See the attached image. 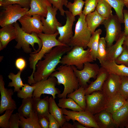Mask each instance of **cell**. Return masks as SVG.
I'll return each mask as SVG.
<instances>
[{
  "label": "cell",
  "instance_id": "db71d44e",
  "mask_svg": "<svg viewBox=\"0 0 128 128\" xmlns=\"http://www.w3.org/2000/svg\"><path fill=\"white\" fill-rule=\"evenodd\" d=\"M123 45L128 49V35L126 36Z\"/></svg>",
  "mask_w": 128,
  "mask_h": 128
},
{
  "label": "cell",
  "instance_id": "681fc988",
  "mask_svg": "<svg viewBox=\"0 0 128 128\" xmlns=\"http://www.w3.org/2000/svg\"><path fill=\"white\" fill-rule=\"evenodd\" d=\"M124 17V34L126 36L128 35V10L123 9V11Z\"/></svg>",
  "mask_w": 128,
  "mask_h": 128
},
{
  "label": "cell",
  "instance_id": "e575fe53",
  "mask_svg": "<svg viewBox=\"0 0 128 128\" xmlns=\"http://www.w3.org/2000/svg\"><path fill=\"white\" fill-rule=\"evenodd\" d=\"M104 0L114 9L120 23H124L123 11L124 7L125 6L124 1L123 0Z\"/></svg>",
  "mask_w": 128,
  "mask_h": 128
},
{
  "label": "cell",
  "instance_id": "2e32d148",
  "mask_svg": "<svg viewBox=\"0 0 128 128\" xmlns=\"http://www.w3.org/2000/svg\"><path fill=\"white\" fill-rule=\"evenodd\" d=\"M65 14L66 17L65 24L57 27V30L59 34L57 39L62 44L68 46L73 36L72 27L75 21V18L68 10L65 11Z\"/></svg>",
  "mask_w": 128,
  "mask_h": 128
},
{
  "label": "cell",
  "instance_id": "83f0119b",
  "mask_svg": "<svg viewBox=\"0 0 128 128\" xmlns=\"http://www.w3.org/2000/svg\"><path fill=\"white\" fill-rule=\"evenodd\" d=\"M49 112L57 120L61 128L66 121L62 109L59 107L52 97L49 98Z\"/></svg>",
  "mask_w": 128,
  "mask_h": 128
},
{
  "label": "cell",
  "instance_id": "4fadbf2b",
  "mask_svg": "<svg viewBox=\"0 0 128 128\" xmlns=\"http://www.w3.org/2000/svg\"><path fill=\"white\" fill-rule=\"evenodd\" d=\"M18 20L21 25L22 29L27 33L31 34L35 32L38 34L43 32L41 16L39 15L30 16L25 14Z\"/></svg>",
  "mask_w": 128,
  "mask_h": 128
},
{
  "label": "cell",
  "instance_id": "3957f363",
  "mask_svg": "<svg viewBox=\"0 0 128 128\" xmlns=\"http://www.w3.org/2000/svg\"><path fill=\"white\" fill-rule=\"evenodd\" d=\"M37 34L42 41V46L41 50L38 52L30 54L29 58V67L33 70L31 75L28 77V82L30 83L34 82L33 75L36 70V64L39 61L41 60L45 54L56 46H67L61 43L56 38L57 36L59 34L58 31L53 34H47L42 33Z\"/></svg>",
  "mask_w": 128,
  "mask_h": 128
},
{
  "label": "cell",
  "instance_id": "5bb4252c",
  "mask_svg": "<svg viewBox=\"0 0 128 128\" xmlns=\"http://www.w3.org/2000/svg\"><path fill=\"white\" fill-rule=\"evenodd\" d=\"M47 8L48 12L46 18L41 16L43 26V32L46 34H53L58 31L57 27L62 26V24L56 18L58 9L52 5L48 6Z\"/></svg>",
  "mask_w": 128,
  "mask_h": 128
},
{
  "label": "cell",
  "instance_id": "6f0895ef",
  "mask_svg": "<svg viewBox=\"0 0 128 128\" xmlns=\"http://www.w3.org/2000/svg\"><path fill=\"white\" fill-rule=\"evenodd\" d=\"M125 3H128V0H123Z\"/></svg>",
  "mask_w": 128,
  "mask_h": 128
},
{
  "label": "cell",
  "instance_id": "7bdbcfd3",
  "mask_svg": "<svg viewBox=\"0 0 128 128\" xmlns=\"http://www.w3.org/2000/svg\"><path fill=\"white\" fill-rule=\"evenodd\" d=\"M14 110H6L4 114L0 116V127L3 128H9V119Z\"/></svg>",
  "mask_w": 128,
  "mask_h": 128
},
{
  "label": "cell",
  "instance_id": "d4e9b609",
  "mask_svg": "<svg viewBox=\"0 0 128 128\" xmlns=\"http://www.w3.org/2000/svg\"><path fill=\"white\" fill-rule=\"evenodd\" d=\"M85 20L92 34L100 25L106 19L100 15L96 10L85 15Z\"/></svg>",
  "mask_w": 128,
  "mask_h": 128
},
{
  "label": "cell",
  "instance_id": "b9f144b4",
  "mask_svg": "<svg viewBox=\"0 0 128 128\" xmlns=\"http://www.w3.org/2000/svg\"><path fill=\"white\" fill-rule=\"evenodd\" d=\"M120 85L118 92L126 100L128 99V77L121 76Z\"/></svg>",
  "mask_w": 128,
  "mask_h": 128
},
{
  "label": "cell",
  "instance_id": "277c9868",
  "mask_svg": "<svg viewBox=\"0 0 128 128\" xmlns=\"http://www.w3.org/2000/svg\"><path fill=\"white\" fill-rule=\"evenodd\" d=\"M16 37L15 39L17 43L15 48L18 49L21 48L26 53H36L41 50L42 41L37 34L33 32L30 34L23 31L17 22L14 24Z\"/></svg>",
  "mask_w": 128,
  "mask_h": 128
},
{
  "label": "cell",
  "instance_id": "7402d4cb",
  "mask_svg": "<svg viewBox=\"0 0 128 128\" xmlns=\"http://www.w3.org/2000/svg\"><path fill=\"white\" fill-rule=\"evenodd\" d=\"M109 74H113L120 76L128 77V67L123 64H117L114 61L106 60L101 64Z\"/></svg>",
  "mask_w": 128,
  "mask_h": 128
},
{
  "label": "cell",
  "instance_id": "4316f807",
  "mask_svg": "<svg viewBox=\"0 0 128 128\" xmlns=\"http://www.w3.org/2000/svg\"><path fill=\"white\" fill-rule=\"evenodd\" d=\"M114 121L118 127H120L128 118V100L122 107L112 114Z\"/></svg>",
  "mask_w": 128,
  "mask_h": 128
},
{
  "label": "cell",
  "instance_id": "60d3db41",
  "mask_svg": "<svg viewBox=\"0 0 128 128\" xmlns=\"http://www.w3.org/2000/svg\"><path fill=\"white\" fill-rule=\"evenodd\" d=\"M85 6L82 13L86 15L94 12L100 0H85Z\"/></svg>",
  "mask_w": 128,
  "mask_h": 128
},
{
  "label": "cell",
  "instance_id": "ba28073f",
  "mask_svg": "<svg viewBox=\"0 0 128 128\" xmlns=\"http://www.w3.org/2000/svg\"><path fill=\"white\" fill-rule=\"evenodd\" d=\"M85 96V110L94 115L105 109L109 99L102 91H94Z\"/></svg>",
  "mask_w": 128,
  "mask_h": 128
},
{
  "label": "cell",
  "instance_id": "1f68e13d",
  "mask_svg": "<svg viewBox=\"0 0 128 128\" xmlns=\"http://www.w3.org/2000/svg\"><path fill=\"white\" fill-rule=\"evenodd\" d=\"M33 98L23 99L22 104L18 109V113L25 118L29 117L33 111Z\"/></svg>",
  "mask_w": 128,
  "mask_h": 128
},
{
  "label": "cell",
  "instance_id": "9f6ffc18",
  "mask_svg": "<svg viewBox=\"0 0 128 128\" xmlns=\"http://www.w3.org/2000/svg\"><path fill=\"white\" fill-rule=\"evenodd\" d=\"M125 6L128 9V3H125Z\"/></svg>",
  "mask_w": 128,
  "mask_h": 128
},
{
  "label": "cell",
  "instance_id": "484cf974",
  "mask_svg": "<svg viewBox=\"0 0 128 128\" xmlns=\"http://www.w3.org/2000/svg\"><path fill=\"white\" fill-rule=\"evenodd\" d=\"M127 100L118 92L109 99L105 110L112 114L124 105Z\"/></svg>",
  "mask_w": 128,
  "mask_h": 128
},
{
  "label": "cell",
  "instance_id": "d6986e66",
  "mask_svg": "<svg viewBox=\"0 0 128 128\" xmlns=\"http://www.w3.org/2000/svg\"><path fill=\"white\" fill-rule=\"evenodd\" d=\"M33 98V109L39 118L44 116L48 117L49 112V100L48 96L43 99Z\"/></svg>",
  "mask_w": 128,
  "mask_h": 128
},
{
  "label": "cell",
  "instance_id": "d6a6232c",
  "mask_svg": "<svg viewBox=\"0 0 128 128\" xmlns=\"http://www.w3.org/2000/svg\"><path fill=\"white\" fill-rule=\"evenodd\" d=\"M57 105L62 109L68 108L72 111H76L85 110L73 100L70 98H60Z\"/></svg>",
  "mask_w": 128,
  "mask_h": 128
},
{
  "label": "cell",
  "instance_id": "30bf717a",
  "mask_svg": "<svg viewBox=\"0 0 128 128\" xmlns=\"http://www.w3.org/2000/svg\"><path fill=\"white\" fill-rule=\"evenodd\" d=\"M71 66L78 78L80 86L85 89L88 86L87 83L91 78H96L100 69L97 64H92L89 62L84 64L83 68L81 70L78 69L75 66Z\"/></svg>",
  "mask_w": 128,
  "mask_h": 128
},
{
  "label": "cell",
  "instance_id": "f5cc1de1",
  "mask_svg": "<svg viewBox=\"0 0 128 128\" xmlns=\"http://www.w3.org/2000/svg\"><path fill=\"white\" fill-rule=\"evenodd\" d=\"M73 124L74 125L75 128H87L83 125L79 123L78 122H73Z\"/></svg>",
  "mask_w": 128,
  "mask_h": 128
},
{
  "label": "cell",
  "instance_id": "ee69618b",
  "mask_svg": "<svg viewBox=\"0 0 128 128\" xmlns=\"http://www.w3.org/2000/svg\"><path fill=\"white\" fill-rule=\"evenodd\" d=\"M52 6L57 8L59 11L61 15L64 16L65 11L63 9L64 5L66 6L68 2V0H50Z\"/></svg>",
  "mask_w": 128,
  "mask_h": 128
},
{
  "label": "cell",
  "instance_id": "ffe728a7",
  "mask_svg": "<svg viewBox=\"0 0 128 128\" xmlns=\"http://www.w3.org/2000/svg\"><path fill=\"white\" fill-rule=\"evenodd\" d=\"M108 74L109 73L106 70L101 67L96 80L92 82L85 89V95L91 94L94 91H102L103 84Z\"/></svg>",
  "mask_w": 128,
  "mask_h": 128
},
{
  "label": "cell",
  "instance_id": "680465c9",
  "mask_svg": "<svg viewBox=\"0 0 128 128\" xmlns=\"http://www.w3.org/2000/svg\"><path fill=\"white\" fill-rule=\"evenodd\" d=\"M127 100H128V99Z\"/></svg>",
  "mask_w": 128,
  "mask_h": 128
},
{
  "label": "cell",
  "instance_id": "8fae6325",
  "mask_svg": "<svg viewBox=\"0 0 128 128\" xmlns=\"http://www.w3.org/2000/svg\"><path fill=\"white\" fill-rule=\"evenodd\" d=\"M62 110L67 122L71 120L73 122L77 121L87 128H99L94 115L86 110L76 111L68 110L66 109H62Z\"/></svg>",
  "mask_w": 128,
  "mask_h": 128
},
{
  "label": "cell",
  "instance_id": "bcb514c9",
  "mask_svg": "<svg viewBox=\"0 0 128 128\" xmlns=\"http://www.w3.org/2000/svg\"><path fill=\"white\" fill-rule=\"evenodd\" d=\"M20 118L18 113L12 114L9 119V128H19Z\"/></svg>",
  "mask_w": 128,
  "mask_h": 128
},
{
  "label": "cell",
  "instance_id": "f1b7e54d",
  "mask_svg": "<svg viewBox=\"0 0 128 128\" xmlns=\"http://www.w3.org/2000/svg\"><path fill=\"white\" fill-rule=\"evenodd\" d=\"M102 32L100 29L95 31L92 34L87 45V47L90 49L94 61H96L97 58L99 39Z\"/></svg>",
  "mask_w": 128,
  "mask_h": 128
},
{
  "label": "cell",
  "instance_id": "8992f818",
  "mask_svg": "<svg viewBox=\"0 0 128 128\" xmlns=\"http://www.w3.org/2000/svg\"><path fill=\"white\" fill-rule=\"evenodd\" d=\"M85 15L82 13L79 15L75 27L74 33L68 46L73 47H87L92 34L88 28L85 19Z\"/></svg>",
  "mask_w": 128,
  "mask_h": 128
},
{
  "label": "cell",
  "instance_id": "5b68a950",
  "mask_svg": "<svg viewBox=\"0 0 128 128\" xmlns=\"http://www.w3.org/2000/svg\"><path fill=\"white\" fill-rule=\"evenodd\" d=\"M94 60L89 48L84 50L82 47L75 46L62 57L60 63L63 65L75 66L78 70H82L84 64Z\"/></svg>",
  "mask_w": 128,
  "mask_h": 128
},
{
  "label": "cell",
  "instance_id": "cb8c5ba5",
  "mask_svg": "<svg viewBox=\"0 0 128 128\" xmlns=\"http://www.w3.org/2000/svg\"><path fill=\"white\" fill-rule=\"evenodd\" d=\"M16 34L14 24L6 25L0 29V42L3 48L12 40L15 39Z\"/></svg>",
  "mask_w": 128,
  "mask_h": 128
},
{
  "label": "cell",
  "instance_id": "9a60e30c",
  "mask_svg": "<svg viewBox=\"0 0 128 128\" xmlns=\"http://www.w3.org/2000/svg\"><path fill=\"white\" fill-rule=\"evenodd\" d=\"M5 83L2 75H0V92L1 100L0 105V114H2L8 109L15 110L17 109L15 101L12 98L14 93L11 89H7L5 87Z\"/></svg>",
  "mask_w": 128,
  "mask_h": 128
},
{
  "label": "cell",
  "instance_id": "603a6c76",
  "mask_svg": "<svg viewBox=\"0 0 128 128\" xmlns=\"http://www.w3.org/2000/svg\"><path fill=\"white\" fill-rule=\"evenodd\" d=\"M94 116L99 128H118L114 121L112 114L105 110L95 114Z\"/></svg>",
  "mask_w": 128,
  "mask_h": 128
},
{
  "label": "cell",
  "instance_id": "11a10c76",
  "mask_svg": "<svg viewBox=\"0 0 128 128\" xmlns=\"http://www.w3.org/2000/svg\"><path fill=\"white\" fill-rule=\"evenodd\" d=\"M3 49H4V48L3 47L2 44L1 42H0V50H1Z\"/></svg>",
  "mask_w": 128,
  "mask_h": 128
},
{
  "label": "cell",
  "instance_id": "f907efd6",
  "mask_svg": "<svg viewBox=\"0 0 128 128\" xmlns=\"http://www.w3.org/2000/svg\"><path fill=\"white\" fill-rule=\"evenodd\" d=\"M38 122L41 128H49L48 117L44 116L39 118Z\"/></svg>",
  "mask_w": 128,
  "mask_h": 128
},
{
  "label": "cell",
  "instance_id": "6da1fadb",
  "mask_svg": "<svg viewBox=\"0 0 128 128\" xmlns=\"http://www.w3.org/2000/svg\"><path fill=\"white\" fill-rule=\"evenodd\" d=\"M73 47L68 45L58 46L46 54L43 59L39 61L36 64V70L33 75L34 81L36 82L47 79L56 70L63 56Z\"/></svg>",
  "mask_w": 128,
  "mask_h": 128
},
{
  "label": "cell",
  "instance_id": "836d02e7",
  "mask_svg": "<svg viewBox=\"0 0 128 128\" xmlns=\"http://www.w3.org/2000/svg\"><path fill=\"white\" fill-rule=\"evenodd\" d=\"M111 6L104 0H100L96 10L101 16L106 19L113 15Z\"/></svg>",
  "mask_w": 128,
  "mask_h": 128
},
{
  "label": "cell",
  "instance_id": "c3c4849f",
  "mask_svg": "<svg viewBox=\"0 0 128 128\" xmlns=\"http://www.w3.org/2000/svg\"><path fill=\"white\" fill-rule=\"evenodd\" d=\"M49 120V128H59L60 127L57 120L50 113L48 115Z\"/></svg>",
  "mask_w": 128,
  "mask_h": 128
},
{
  "label": "cell",
  "instance_id": "7dc6e473",
  "mask_svg": "<svg viewBox=\"0 0 128 128\" xmlns=\"http://www.w3.org/2000/svg\"><path fill=\"white\" fill-rule=\"evenodd\" d=\"M15 65L18 69L22 72L26 67L27 63L24 58L22 57H19L16 59Z\"/></svg>",
  "mask_w": 128,
  "mask_h": 128
},
{
  "label": "cell",
  "instance_id": "ac0fdd59",
  "mask_svg": "<svg viewBox=\"0 0 128 128\" xmlns=\"http://www.w3.org/2000/svg\"><path fill=\"white\" fill-rule=\"evenodd\" d=\"M51 5L50 0H31L30 9L26 14L30 16L38 14L46 18L48 12L47 6Z\"/></svg>",
  "mask_w": 128,
  "mask_h": 128
},
{
  "label": "cell",
  "instance_id": "7c38bea8",
  "mask_svg": "<svg viewBox=\"0 0 128 128\" xmlns=\"http://www.w3.org/2000/svg\"><path fill=\"white\" fill-rule=\"evenodd\" d=\"M57 80L54 77L50 76L46 80H41L32 84L35 86L33 97L40 98L42 94L51 95L55 99V95L60 93L59 90L56 87Z\"/></svg>",
  "mask_w": 128,
  "mask_h": 128
},
{
  "label": "cell",
  "instance_id": "f6af8a7d",
  "mask_svg": "<svg viewBox=\"0 0 128 128\" xmlns=\"http://www.w3.org/2000/svg\"><path fill=\"white\" fill-rule=\"evenodd\" d=\"M123 46L124 48L123 51L114 61L118 64H123L128 67V49Z\"/></svg>",
  "mask_w": 128,
  "mask_h": 128
},
{
  "label": "cell",
  "instance_id": "7a4b0ae2",
  "mask_svg": "<svg viewBox=\"0 0 128 128\" xmlns=\"http://www.w3.org/2000/svg\"><path fill=\"white\" fill-rule=\"evenodd\" d=\"M50 76L56 78L58 85L62 84L64 86L62 93L57 95L59 98H66L68 94L78 89L80 86L78 78L71 66L62 64Z\"/></svg>",
  "mask_w": 128,
  "mask_h": 128
},
{
  "label": "cell",
  "instance_id": "f546056e",
  "mask_svg": "<svg viewBox=\"0 0 128 128\" xmlns=\"http://www.w3.org/2000/svg\"><path fill=\"white\" fill-rule=\"evenodd\" d=\"M20 120L19 126L21 128H41L38 122V118L34 111L30 116L25 118L19 114Z\"/></svg>",
  "mask_w": 128,
  "mask_h": 128
},
{
  "label": "cell",
  "instance_id": "e0dca14e",
  "mask_svg": "<svg viewBox=\"0 0 128 128\" xmlns=\"http://www.w3.org/2000/svg\"><path fill=\"white\" fill-rule=\"evenodd\" d=\"M121 81V76L114 74H109L102 88V91L109 99L118 92Z\"/></svg>",
  "mask_w": 128,
  "mask_h": 128
},
{
  "label": "cell",
  "instance_id": "4dcf8cb0",
  "mask_svg": "<svg viewBox=\"0 0 128 128\" xmlns=\"http://www.w3.org/2000/svg\"><path fill=\"white\" fill-rule=\"evenodd\" d=\"M85 88L81 86L73 92L68 94L67 96L73 100L80 107L85 110L86 106Z\"/></svg>",
  "mask_w": 128,
  "mask_h": 128
},
{
  "label": "cell",
  "instance_id": "f35d334b",
  "mask_svg": "<svg viewBox=\"0 0 128 128\" xmlns=\"http://www.w3.org/2000/svg\"><path fill=\"white\" fill-rule=\"evenodd\" d=\"M22 88L21 90L17 92V95L18 97L24 99L33 97V93L35 88L34 86H30L26 83Z\"/></svg>",
  "mask_w": 128,
  "mask_h": 128
},
{
  "label": "cell",
  "instance_id": "8d00e7d4",
  "mask_svg": "<svg viewBox=\"0 0 128 128\" xmlns=\"http://www.w3.org/2000/svg\"><path fill=\"white\" fill-rule=\"evenodd\" d=\"M85 1L83 0H73L72 3L68 2L66 7L73 15L75 17L79 15L82 13V9L85 4Z\"/></svg>",
  "mask_w": 128,
  "mask_h": 128
},
{
  "label": "cell",
  "instance_id": "d590c367",
  "mask_svg": "<svg viewBox=\"0 0 128 128\" xmlns=\"http://www.w3.org/2000/svg\"><path fill=\"white\" fill-rule=\"evenodd\" d=\"M22 72V71H19L16 74L10 73L8 76L9 78L11 80L12 82L9 83L8 86L13 87L14 92L18 91L20 90V88L25 85V84L23 83L21 78V74Z\"/></svg>",
  "mask_w": 128,
  "mask_h": 128
},
{
  "label": "cell",
  "instance_id": "816d5d0a",
  "mask_svg": "<svg viewBox=\"0 0 128 128\" xmlns=\"http://www.w3.org/2000/svg\"><path fill=\"white\" fill-rule=\"evenodd\" d=\"M62 128H75L73 124L68 122L66 121L63 124L61 127Z\"/></svg>",
  "mask_w": 128,
  "mask_h": 128
},
{
  "label": "cell",
  "instance_id": "44dd1931",
  "mask_svg": "<svg viewBox=\"0 0 128 128\" xmlns=\"http://www.w3.org/2000/svg\"><path fill=\"white\" fill-rule=\"evenodd\" d=\"M125 37L123 32L114 44L107 47L106 60L115 61L121 55L124 49L123 45Z\"/></svg>",
  "mask_w": 128,
  "mask_h": 128
},
{
  "label": "cell",
  "instance_id": "74e56055",
  "mask_svg": "<svg viewBox=\"0 0 128 128\" xmlns=\"http://www.w3.org/2000/svg\"><path fill=\"white\" fill-rule=\"evenodd\" d=\"M107 44L105 37H100L99 41L97 59L101 64L106 60Z\"/></svg>",
  "mask_w": 128,
  "mask_h": 128
},
{
  "label": "cell",
  "instance_id": "9c48e42d",
  "mask_svg": "<svg viewBox=\"0 0 128 128\" xmlns=\"http://www.w3.org/2000/svg\"><path fill=\"white\" fill-rule=\"evenodd\" d=\"M120 23L117 15H113L105 19L101 24L104 25L106 32L105 37L107 47H109L116 41L122 33Z\"/></svg>",
  "mask_w": 128,
  "mask_h": 128
},
{
  "label": "cell",
  "instance_id": "ab89813d",
  "mask_svg": "<svg viewBox=\"0 0 128 128\" xmlns=\"http://www.w3.org/2000/svg\"><path fill=\"white\" fill-rule=\"evenodd\" d=\"M31 0H0V6L3 8L10 5L17 4L29 9Z\"/></svg>",
  "mask_w": 128,
  "mask_h": 128
},
{
  "label": "cell",
  "instance_id": "52a82bcc",
  "mask_svg": "<svg viewBox=\"0 0 128 128\" xmlns=\"http://www.w3.org/2000/svg\"><path fill=\"white\" fill-rule=\"evenodd\" d=\"M3 8L0 13V26L1 27L16 23L29 9L17 4L9 5Z\"/></svg>",
  "mask_w": 128,
  "mask_h": 128
}]
</instances>
